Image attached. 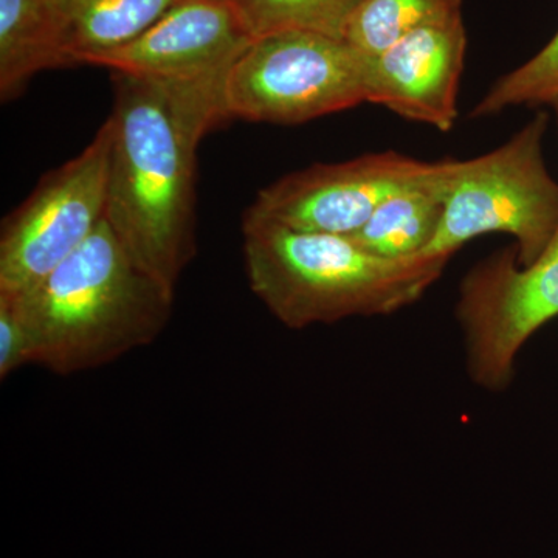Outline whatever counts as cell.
<instances>
[{
  "instance_id": "cell-18",
  "label": "cell",
  "mask_w": 558,
  "mask_h": 558,
  "mask_svg": "<svg viewBox=\"0 0 558 558\" xmlns=\"http://www.w3.org/2000/svg\"><path fill=\"white\" fill-rule=\"evenodd\" d=\"M549 106H553L554 110H556V113H557V123H558V97L556 98V100H554L553 102H550Z\"/></svg>"
},
{
  "instance_id": "cell-4",
  "label": "cell",
  "mask_w": 558,
  "mask_h": 558,
  "mask_svg": "<svg viewBox=\"0 0 558 558\" xmlns=\"http://www.w3.org/2000/svg\"><path fill=\"white\" fill-rule=\"evenodd\" d=\"M548 123L538 112L499 148L453 161L442 222L424 253L451 258L475 238L502 233L515 238L520 266L543 255L558 230V183L543 157Z\"/></svg>"
},
{
  "instance_id": "cell-15",
  "label": "cell",
  "mask_w": 558,
  "mask_h": 558,
  "mask_svg": "<svg viewBox=\"0 0 558 558\" xmlns=\"http://www.w3.org/2000/svg\"><path fill=\"white\" fill-rule=\"evenodd\" d=\"M256 38L281 32H311L344 39L362 0H236Z\"/></svg>"
},
{
  "instance_id": "cell-7",
  "label": "cell",
  "mask_w": 558,
  "mask_h": 558,
  "mask_svg": "<svg viewBox=\"0 0 558 558\" xmlns=\"http://www.w3.org/2000/svg\"><path fill=\"white\" fill-rule=\"evenodd\" d=\"M112 124L102 123L75 159L51 171L3 222L0 293L43 281L105 222Z\"/></svg>"
},
{
  "instance_id": "cell-5",
  "label": "cell",
  "mask_w": 558,
  "mask_h": 558,
  "mask_svg": "<svg viewBox=\"0 0 558 558\" xmlns=\"http://www.w3.org/2000/svg\"><path fill=\"white\" fill-rule=\"evenodd\" d=\"M371 57L348 40L281 32L250 44L226 83L229 119L303 124L369 100Z\"/></svg>"
},
{
  "instance_id": "cell-1",
  "label": "cell",
  "mask_w": 558,
  "mask_h": 558,
  "mask_svg": "<svg viewBox=\"0 0 558 558\" xmlns=\"http://www.w3.org/2000/svg\"><path fill=\"white\" fill-rule=\"evenodd\" d=\"M106 220L140 266L178 288L196 255V157L229 120L226 90L113 72Z\"/></svg>"
},
{
  "instance_id": "cell-9",
  "label": "cell",
  "mask_w": 558,
  "mask_h": 558,
  "mask_svg": "<svg viewBox=\"0 0 558 558\" xmlns=\"http://www.w3.org/2000/svg\"><path fill=\"white\" fill-rule=\"evenodd\" d=\"M255 36L236 0H179L156 24L84 64L117 73L226 89L230 70Z\"/></svg>"
},
{
  "instance_id": "cell-2",
  "label": "cell",
  "mask_w": 558,
  "mask_h": 558,
  "mask_svg": "<svg viewBox=\"0 0 558 558\" xmlns=\"http://www.w3.org/2000/svg\"><path fill=\"white\" fill-rule=\"evenodd\" d=\"M32 363L60 376L148 347L170 322L174 290L132 258L108 220L61 266L20 293Z\"/></svg>"
},
{
  "instance_id": "cell-10",
  "label": "cell",
  "mask_w": 558,
  "mask_h": 558,
  "mask_svg": "<svg viewBox=\"0 0 558 558\" xmlns=\"http://www.w3.org/2000/svg\"><path fill=\"white\" fill-rule=\"evenodd\" d=\"M465 51L461 14L417 28L371 58L368 102L440 132L453 130Z\"/></svg>"
},
{
  "instance_id": "cell-12",
  "label": "cell",
  "mask_w": 558,
  "mask_h": 558,
  "mask_svg": "<svg viewBox=\"0 0 558 558\" xmlns=\"http://www.w3.org/2000/svg\"><path fill=\"white\" fill-rule=\"evenodd\" d=\"M453 161H436L435 171L427 179L391 194L349 238L366 252L385 258L424 253L442 222Z\"/></svg>"
},
{
  "instance_id": "cell-11",
  "label": "cell",
  "mask_w": 558,
  "mask_h": 558,
  "mask_svg": "<svg viewBox=\"0 0 558 558\" xmlns=\"http://www.w3.org/2000/svg\"><path fill=\"white\" fill-rule=\"evenodd\" d=\"M73 65L60 0H0V98L20 97L44 70Z\"/></svg>"
},
{
  "instance_id": "cell-3",
  "label": "cell",
  "mask_w": 558,
  "mask_h": 558,
  "mask_svg": "<svg viewBox=\"0 0 558 558\" xmlns=\"http://www.w3.org/2000/svg\"><path fill=\"white\" fill-rule=\"evenodd\" d=\"M250 289L290 329L411 306L440 277L449 256L385 258L349 236L304 233L242 219Z\"/></svg>"
},
{
  "instance_id": "cell-16",
  "label": "cell",
  "mask_w": 558,
  "mask_h": 558,
  "mask_svg": "<svg viewBox=\"0 0 558 558\" xmlns=\"http://www.w3.org/2000/svg\"><path fill=\"white\" fill-rule=\"evenodd\" d=\"M558 97V32L519 69L502 75L472 110L473 119L505 112L513 106L550 105Z\"/></svg>"
},
{
  "instance_id": "cell-14",
  "label": "cell",
  "mask_w": 558,
  "mask_h": 558,
  "mask_svg": "<svg viewBox=\"0 0 558 558\" xmlns=\"http://www.w3.org/2000/svg\"><path fill=\"white\" fill-rule=\"evenodd\" d=\"M461 14V0H362L344 40L374 58L407 35Z\"/></svg>"
},
{
  "instance_id": "cell-6",
  "label": "cell",
  "mask_w": 558,
  "mask_h": 558,
  "mask_svg": "<svg viewBox=\"0 0 558 558\" xmlns=\"http://www.w3.org/2000/svg\"><path fill=\"white\" fill-rule=\"evenodd\" d=\"M558 317V230L548 248L520 266L515 247L483 259L462 279L457 318L473 384L505 391L517 355L542 326Z\"/></svg>"
},
{
  "instance_id": "cell-13",
  "label": "cell",
  "mask_w": 558,
  "mask_h": 558,
  "mask_svg": "<svg viewBox=\"0 0 558 558\" xmlns=\"http://www.w3.org/2000/svg\"><path fill=\"white\" fill-rule=\"evenodd\" d=\"M179 0H60L73 65L137 38Z\"/></svg>"
},
{
  "instance_id": "cell-8",
  "label": "cell",
  "mask_w": 558,
  "mask_h": 558,
  "mask_svg": "<svg viewBox=\"0 0 558 558\" xmlns=\"http://www.w3.org/2000/svg\"><path fill=\"white\" fill-rule=\"evenodd\" d=\"M435 163L395 150L340 163H315L259 191L247 220L278 223L304 233L351 236L391 194L427 179Z\"/></svg>"
},
{
  "instance_id": "cell-17",
  "label": "cell",
  "mask_w": 558,
  "mask_h": 558,
  "mask_svg": "<svg viewBox=\"0 0 558 558\" xmlns=\"http://www.w3.org/2000/svg\"><path fill=\"white\" fill-rule=\"evenodd\" d=\"M25 365H32L27 325L14 300L0 293V379H9L14 371Z\"/></svg>"
}]
</instances>
